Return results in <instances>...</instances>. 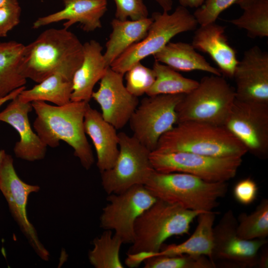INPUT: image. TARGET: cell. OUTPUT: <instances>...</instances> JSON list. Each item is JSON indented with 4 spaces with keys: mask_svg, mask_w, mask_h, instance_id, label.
I'll use <instances>...</instances> for the list:
<instances>
[{
    "mask_svg": "<svg viewBox=\"0 0 268 268\" xmlns=\"http://www.w3.org/2000/svg\"><path fill=\"white\" fill-rule=\"evenodd\" d=\"M235 99L234 88L222 75L205 76L178 104L177 124L196 121L223 126Z\"/></svg>",
    "mask_w": 268,
    "mask_h": 268,
    "instance_id": "cell-6",
    "label": "cell"
},
{
    "mask_svg": "<svg viewBox=\"0 0 268 268\" xmlns=\"http://www.w3.org/2000/svg\"><path fill=\"white\" fill-rule=\"evenodd\" d=\"M145 268H215L206 256L182 254L152 256L144 261Z\"/></svg>",
    "mask_w": 268,
    "mask_h": 268,
    "instance_id": "cell-31",
    "label": "cell"
},
{
    "mask_svg": "<svg viewBox=\"0 0 268 268\" xmlns=\"http://www.w3.org/2000/svg\"><path fill=\"white\" fill-rule=\"evenodd\" d=\"M116 5L115 18L137 20L146 18L148 9L143 0H113Z\"/></svg>",
    "mask_w": 268,
    "mask_h": 268,
    "instance_id": "cell-34",
    "label": "cell"
},
{
    "mask_svg": "<svg viewBox=\"0 0 268 268\" xmlns=\"http://www.w3.org/2000/svg\"><path fill=\"white\" fill-rule=\"evenodd\" d=\"M83 57V44L68 29L49 28L25 46L20 70L37 83L57 72L73 76Z\"/></svg>",
    "mask_w": 268,
    "mask_h": 268,
    "instance_id": "cell-1",
    "label": "cell"
},
{
    "mask_svg": "<svg viewBox=\"0 0 268 268\" xmlns=\"http://www.w3.org/2000/svg\"><path fill=\"white\" fill-rule=\"evenodd\" d=\"M237 233L245 240L266 239L268 236V200L263 199L249 214L241 213L237 219Z\"/></svg>",
    "mask_w": 268,
    "mask_h": 268,
    "instance_id": "cell-30",
    "label": "cell"
},
{
    "mask_svg": "<svg viewBox=\"0 0 268 268\" xmlns=\"http://www.w3.org/2000/svg\"><path fill=\"white\" fill-rule=\"evenodd\" d=\"M258 192V186L255 181L250 178H247L239 181L235 185L233 195L238 202L248 205L255 201Z\"/></svg>",
    "mask_w": 268,
    "mask_h": 268,
    "instance_id": "cell-36",
    "label": "cell"
},
{
    "mask_svg": "<svg viewBox=\"0 0 268 268\" xmlns=\"http://www.w3.org/2000/svg\"><path fill=\"white\" fill-rule=\"evenodd\" d=\"M153 56L155 61L178 71L200 70L210 74L222 75L218 68L208 63L192 44L170 42Z\"/></svg>",
    "mask_w": 268,
    "mask_h": 268,
    "instance_id": "cell-23",
    "label": "cell"
},
{
    "mask_svg": "<svg viewBox=\"0 0 268 268\" xmlns=\"http://www.w3.org/2000/svg\"><path fill=\"white\" fill-rule=\"evenodd\" d=\"M149 158L157 172L187 173L211 183L232 179L242 163L240 156L215 157L184 151H152Z\"/></svg>",
    "mask_w": 268,
    "mask_h": 268,
    "instance_id": "cell-8",
    "label": "cell"
},
{
    "mask_svg": "<svg viewBox=\"0 0 268 268\" xmlns=\"http://www.w3.org/2000/svg\"><path fill=\"white\" fill-rule=\"evenodd\" d=\"M144 186L157 199L202 212L213 211L228 190L226 182H208L187 173L155 170Z\"/></svg>",
    "mask_w": 268,
    "mask_h": 268,
    "instance_id": "cell-4",
    "label": "cell"
},
{
    "mask_svg": "<svg viewBox=\"0 0 268 268\" xmlns=\"http://www.w3.org/2000/svg\"><path fill=\"white\" fill-rule=\"evenodd\" d=\"M122 240L112 231L105 230L93 241V248L89 252L90 263L96 268H123L120 251Z\"/></svg>",
    "mask_w": 268,
    "mask_h": 268,
    "instance_id": "cell-29",
    "label": "cell"
},
{
    "mask_svg": "<svg viewBox=\"0 0 268 268\" xmlns=\"http://www.w3.org/2000/svg\"><path fill=\"white\" fill-rule=\"evenodd\" d=\"M157 200L142 185H134L120 194L108 195L109 202L100 217V226L114 230L123 244H132L135 220Z\"/></svg>",
    "mask_w": 268,
    "mask_h": 268,
    "instance_id": "cell-13",
    "label": "cell"
},
{
    "mask_svg": "<svg viewBox=\"0 0 268 268\" xmlns=\"http://www.w3.org/2000/svg\"><path fill=\"white\" fill-rule=\"evenodd\" d=\"M84 128L85 134L90 137L95 147L96 165L100 172L111 168L119 152L117 129L105 121L101 113L91 107L89 104L84 115Z\"/></svg>",
    "mask_w": 268,
    "mask_h": 268,
    "instance_id": "cell-20",
    "label": "cell"
},
{
    "mask_svg": "<svg viewBox=\"0 0 268 268\" xmlns=\"http://www.w3.org/2000/svg\"><path fill=\"white\" fill-rule=\"evenodd\" d=\"M205 0H178L180 5L186 8H198L201 6Z\"/></svg>",
    "mask_w": 268,
    "mask_h": 268,
    "instance_id": "cell-40",
    "label": "cell"
},
{
    "mask_svg": "<svg viewBox=\"0 0 268 268\" xmlns=\"http://www.w3.org/2000/svg\"><path fill=\"white\" fill-rule=\"evenodd\" d=\"M125 74L127 89L137 97L146 94L155 80L153 69L144 66L140 62L131 67Z\"/></svg>",
    "mask_w": 268,
    "mask_h": 268,
    "instance_id": "cell-32",
    "label": "cell"
},
{
    "mask_svg": "<svg viewBox=\"0 0 268 268\" xmlns=\"http://www.w3.org/2000/svg\"><path fill=\"white\" fill-rule=\"evenodd\" d=\"M261 159L268 157V103L235 99L223 126Z\"/></svg>",
    "mask_w": 268,
    "mask_h": 268,
    "instance_id": "cell-12",
    "label": "cell"
},
{
    "mask_svg": "<svg viewBox=\"0 0 268 268\" xmlns=\"http://www.w3.org/2000/svg\"><path fill=\"white\" fill-rule=\"evenodd\" d=\"M236 4L243 12L229 22L245 30L250 38L268 37V0H239Z\"/></svg>",
    "mask_w": 268,
    "mask_h": 268,
    "instance_id": "cell-27",
    "label": "cell"
},
{
    "mask_svg": "<svg viewBox=\"0 0 268 268\" xmlns=\"http://www.w3.org/2000/svg\"><path fill=\"white\" fill-rule=\"evenodd\" d=\"M233 78L236 99L268 103V53L258 46L245 51Z\"/></svg>",
    "mask_w": 268,
    "mask_h": 268,
    "instance_id": "cell-16",
    "label": "cell"
},
{
    "mask_svg": "<svg viewBox=\"0 0 268 268\" xmlns=\"http://www.w3.org/2000/svg\"><path fill=\"white\" fill-rule=\"evenodd\" d=\"M225 28L215 22L200 25L195 30L192 45L196 50L208 55L221 74L232 78L238 61L225 35Z\"/></svg>",
    "mask_w": 268,
    "mask_h": 268,
    "instance_id": "cell-19",
    "label": "cell"
},
{
    "mask_svg": "<svg viewBox=\"0 0 268 268\" xmlns=\"http://www.w3.org/2000/svg\"><path fill=\"white\" fill-rule=\"evenodd\" d=\"M73 75L57 72L29 89H24L18 95L23 102L35 101L49 102L62 106L70 101Z\"/></svg>",
    "mask_w": 268,
    "mask_h": 268,
    "instance_id": "cell-25",
    "label": "cell"
},
{
    "mask_svg": "<svg viewBox=\"0 0 268 268\" xmlns=\"http://www.w3.org/2000/svg\"><path fill=\"white\" fill-rule=\"evenodd\" d=\"M25 46L15 41L0 42V97L26 83L20 70Z\"/></svg>",
    "mask_w": 268,
    "mask_h": 268,
    "instance_id": "cell-26",
    "label": "cell"
},
{
    "mask_svg": "<svg viewBox=\"0 0 268 268\" xmlns=\"http://www.w3.org/2000/svg\"><path fill=\"white\" fill-rule=\"evenodd\" d=\"M157 253L151 252H139L132 254H127L125 263L129 267L133 268L138 266L142 262L146 259L155 255Z\"/></svg>",
    "mask_w": 268,
    "mask_h": 268,
    "instance_id": "cell-37",
    "label": "cell"
},
{
    "mask_svg": "<svg viewBox=\"0 0 268 268\" xmlns=\"http://www.w3.org/2000/svg\"><path fill=\"white\" fill-rule=\"evenodd\" d=\"M26 87L23 86L13 90L6 96L0 97V107L5 102L10 101L12 99L17 97L21 93V92Z\"/></svg>",
    "mask_w": 268,
    "mask_h": 268,
    "instance_id": "cell-39",
    "label": "cell"
},
{
    "mask_svg": "<svg viewBox=\"0 0 268 268\" xmlns=\"http://www.w3.org/2000/svg\"><path fill=\"white\" fill-rule=\"evenodd\" d=\"M239 0H205L193 15L198 25H204L215 22L219 15Z\"/></svg>",
    "mask_w": 268,
    "mask_h": 268,
    "instance_id": "cell-33",
    "label": "cell"
},
{
    "mask_svg": "<svg viewBox=\"0 0 268 268\" xmlns=\"http://www.w3.org/2000/svg\"><path fill=\"white\" fill-rule=\"evenodd\" d=\"M153 151L242 157L247 153L244 145L223 126L196 121L177 123L161 136Z\"/></svg>",
    "mask_w": 268,
    "mask_h": 268,
    "instance_id": "cell-3",
    "label": "cell"
},
{
    "mask_svg": "<svg viewBox=\"0 0 268 268\" xmlns=\"http://www.w3.org/2000/svg\"><path fill=\"white\" fill-rule=\"evenodd\" d=\"M18 96L0 112V121L10 125L19 135L20 139L13 148L17 158L28 161L43 159L47 146L31 127L28 114L33 110L32 104L21 101Z\"/></svg>",
    "mask_w": 268,
    "mask_h": 268,
    "instance_id": "cell-17",
    "label": "cell"
},
{
    "mask_svg": "<svg viewBox=\"0 0 268 268\" xmlns=\"http://www.w3.org/2000/svg\"><path fill=\"white\" fill-rule=\"evenodd\" d=\"M152 22L146 36L131 46L111 65L114 71L124 75L133 66L162 49L175 36L195 30L198 23L193 14L185 7L177 6L168 12H154Z\"/></svg>",
    "mask_w": 268,
    "mask_h": 268,
    "instance_id": "cell-7",
    "label": "cell"
},
{
    "mask_svg": "<svg viewBox=\"0 0 268 268\" xmlns=\"http://www.w3.org/2000/svg\"><path fill=\"white\" fill-rule=\"evenodd\" d=\"M31 104L37 116L34 128L42 141L53 148L58 147L60 140L65 141L72 148L82 166L89 169L94 158L84 128L89 103L70 101L64 105L54 106L35 101Z\"/></svg>",
    "mask_w": 268,
    "mask_h": 268,
    "instance_id": "cell-2",
    "label": "cell"
},
{
    "mask_svg": "<svg viewBox=\"0 0 268 268\" xmlns=\"http://www.w3.org/2000/svg\"><path fill=\"white\" fill-rule=\"evenodd\" d=\"M18 3H19L18 0H0V7Z\"/></svg>",
    "mask_w": 268,
    "mask_h": 268,
    "instance_id": "cell-42",
    "label": "cell"
},
{
    "mask_svg": "<svg viewBox=\"0 0 268 268\" xmlns=\"http://www.w3.org/2000/svg\"><path fill=\"white\" fill-rule=\"evenodd\" d=\"M119 152L113 166L101 172L102 187L108 194H118L137 185H144L155 170L151 151L134 136L118 133Z\"/></svg>",
    "mask_w": 268,
    "mask_h": 268,
    "instance_id": "cell-9",
    "label": "cell"
},
{
    "mask_svg": "<svg viewBox=\"0 0 268 268\" xmlns=\"http://www.w3.org/2000/svg\"><path fill=\"white\" fill-rule=\"evenodd\" d=\"M184 95L148 96L132 114L129 123L133 136L151 152L161 136L177 124L176 108Z\"/></svg>",
    "mask_w": 268,
    "mask_h": 268,
    "instance_id": "cell-10",
    "label": "cell"
},
{
    "mask_svg": "<svg viewBox=\"0 0 268 268\" xmlns=\"http://www.w3.org/2000/svg\"><path fill=\"white\" fill-rule=\"evenodd\" d=\"M40 189L38 185L27 184L20 179L14 169L12 156L7 154L0 171V191L12 216L30 246L42 260L48 261L49 252L39 240L36 229L28 220L26 209L29 196L38 192Z\"/></svg>",
    "mask_w": 268,
    "mask_h": 268,
    "instance_id": "cell-14",
    "label": "cell"
},
{
    "mask_svg": "<svg viewBox=\"0 0 268 268\" xmlns=\"http://www.w3.org/2000/svg\"><path fill=\"white\" fill-rule=\"evenodd\" d=\"M237 219L231 209L225 212L213 226L211 261L215 265L219 263L217 267H257L260 250L268 241L242 239L237 233Z\"/></svg>",
    "mask_w": 268,
    "mask_h": 268,
    "instance_id": "cell-11",
    "label": "cell"
},
{
    "mask_svg": "<svg viewBox=\"0 0 268 268\" xmlns=\"http://www.w3.org/2000/svg\"><path fill=\"white\" fill-rule=\"evenodd\" d=\"M102 50L100 43L94 40L83 44V60L72 80L71 101L89 103L92 98L95 84L108 67L105 64Z\"/></svg>",
    "mask_w": 268,
    "mask_h": 268,
    "instance_id": "cell-21",
    "label": "cell"
},
{
    "mask_svg": "<svg viewBox=\"0 0 268 268\" xmlns=\"http://www.w3.org/2000/svg\"><path fill=\"white\" fill-rule=\"evenodd\" d=\"M152 69L155 80L147 91V96L160 94H186L198 85L199 81L184 77L170 67L155 61Z\"/></svg>",
    "mask_w": 268,
    "mask_h": 268,
    "instance_id": "cell-28",
    "label": "cell"
},
{
    "mask_svg": "<svg viewBox=\"0 0 268 268\" xmlns=\"http://www.w3.org/2000/svg\"><path fill=\"white\" fill-rule=\"evenodd\" d=\"M267 244L264 245L260 249L257 267L259 268H268V249Z\"/></svg>",
    "mask_w": 268,
    "mask_h": 268,
    "instance_id": "cell-38",
    "label": "cell"
},
{
    "mask_svg": "<svg viewBox=\"0 0 268 268\" xmlns=\"http://www.w3.org/2000/svg\"><path fill=\"white\" fill-rule=\"evenodd\" d=\"M92 98L99 105L104 119L116 129L129 123L138 105L137 97L132 94L123 82V75L110 67L100 80V85L93 91Z\"/></svg>",
    "mask_w": 268,
    "mask_h": 268,
    "instance_id": "cell-15",
    "label": "cell"
},
{
    "mask_svg": "<svg viewBox=\"0 0 268 268\" xmlns=\"http://www.w3.org/2000/svg\"><path fill=\"white\" fill-rule=\"evenodd\" d=\"M21 9L19 3L0 7V37H4L20 22Z\"/></svg>",
    "mask_w": 268,
    "mask_h": 268,
    "instance_id": "cell-35",
    "label": "cell"
},
{
    "mask_svg": "<svg viewBox=\"0 0 268 268\" xmlns=\"http://www.w3.org/2000/svg\"><path fill=\"white\" fill-rule=\"evenodd\" d=\"M201 212L157 199L135 220L134 240L127 254L158 253L169 238L188 234L191 224Z\"/></svg>",
    "mask_w": 268,
    "mask_h": 268,
    "instance_id": "cell-5",
    "label": "cell"
},
{
    "mask_svg": "<svg viewBox=\"0 0 268 268\" xmlns=\"http://www.w3.org/2000/svg\"><path fill=\"white\" fill-rule=\"evenodd\" d=\"M63 9L38 18L32 28L38 29L62 21H66L63 24L66 28L79 23L86 32L102 27L101 19L107 10V0H63Z\"/></svg>",
    "mask_w": 268,
    "mask_h": 268,
    "instance_id": "cell-18",
    "label": "cell"
},
{
    "mask_svg": "<svg viewBox=\"0 0 268 268\" xmlns=\"http://www.w3.org/2000/svg\"><path fill=\"white\" fill-rule=\"evenodd\" d=\"M161 7L163 11L169 12L172 8V0H155Z\"/></svg>",
    "mask_w": 268,
    "mask_h": 268,
    "instance_id": "cell-41",
    "label": "cell"
},
{
    "mask_svg": "<svg viewBox=\"0 0 268 268\" xmlns=\"http://www.w3.org/2000/svg\"><path fill=\"white\" fill-rule=\"evenodd\" d=\"M217 213L211 211L199 214L197 216V227L189 239L179 244L162 246L157 255H203L211 261L213 244V229Z\"/></svg>",
    "mask_w": 268,
    "mask_h": 268,
    "instance_id": "cell-24",
    "label": "cell"
},
{
    "mask_svg": "<svg viewBox=\"0 0 268 268\" xmlns=\"http://www.w3.org/2000/svg\"><path fill=\"white\" fill-rule=\"evenodd\" d=\"M152 20V17L137 20L114 18L111 22L112 31L103 54L106 66L110 67L131 46L142 40L146 36Z\"/></svg>",
    "mask_w": 268,
    "mask_h": 268,
    "instance_id": "cell-22",
    "label": "cell"
},
{
    "mask_svg": "<svg viewBox=\"0 0 268 268\" xmlns=\"http://www.w3.org/2000/svg\"><path fill=\"white\" fill-rule=\"evenodd\" d=\"M7 153L3 149L0 150V171Z\"/></svg>",
    "mask_w": 268,
    "mask_h": 268,
    "instance_id": "cell-43",
    "label": "cell"
}]
</instances>
